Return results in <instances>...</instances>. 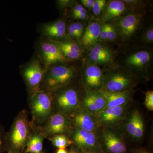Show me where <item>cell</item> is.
<instances>
[{"instance_id": "cell-32", "label": "cell", "mask_w": 153, "mask_h": 153, "mask_svg": "<svg viewBox=\"0 0 153 153\" xmlns=\"http://www.w3.org/2000/svg\"><path fill=\"white\" fill-rule=\"evenodd\" d=\"M87 13V10L81 4H76L71 8V15L74 17L76 15Z\"/></svg>"}, {"instance_id": "cell-15", "label": "cell", "mask_w": 153, "mask_h": 153, "mask_svg": "<svg viewBox=\"0 0 153 153\" xmlns=\"http://www.w3.org/2000/svg\"><path fill=\"white\" fill-rule=\"evenodd\" d=\"M114 53L111 49L106 45L97 44L91 48L88 58L91 64L94 65H108L112 63Z\"/></svg>"}, {"instance_id": "cell-35", "label": "cell", "mask_w": 153, "mask_h": 153, "mask_svg": "<svg viewBox=\"0 0 153 153\" xmlns=\"http://www.w3.org/2000/svg\"><path fill=\"white\" fill-rule=\"evenodd\" d=\"M95 0H81L80 1L81 5H82L85 9L91 10L92 6Z\"/></svg>"}, {"instance_id": "cell-19", "label": "cell", "mask_w": 153, "mask_h": 153, "mask_svg": "<svg viewBox=\"0 0 153 153\" xmlns=\"http://www.w3.org/2000/svg\"><path fill=\"white\" fill-rule=\"evenodd\" d=\"M100 91L105 99V108L130 104L133 94V90L121 92H108L104 91Z\"/></svg>"}, {"instance_id": "cell-8", "label": "cell", "mask_w": 153, "mask_h": 153, "mask_svg": "<svg viewBox=\"0 0 153 153\" xmlns=\"http://www.w3.org/2000/svg\"><path fill=\"white\" fill-rule=\"evenodd\" d=\"M53 99L50 93L43 90L32 94L30 104L32 113L38 122L43 121L52 112Z\"/></svg>"}, {"instance_id": "cell-30", "label": "cell", "mask_w": 153, "mask_h": 153, "mask_svg": "<svg viewBox=\"0 0 153 153\" xmlns=\"http://www.w3.org/2000/svg\"><path fill=\"white\" fill-rule=\"evenodd\" d=\"M57 5L61 10H65L72 8L76 4V1L73 0H59L57 1Z\"/></svg>"}, {"instance_id": "cell-37", "label": "cell", "mask_w": 153, "mask_h": 153, "mask_svg": "<svg viewBox=\"0 0 153 153\" xmlns=\"http://www.w3.org/2000/svg\"><path fill=\"white\" fill-rule=\"evenodd\" d=\"M68 153H79V151L78 149L73 146L71 148L70 150L68 152Z\"/></svg>"}, {"instance_id": "cell-4", "label": "cell", "mask_w": 153, "mask_h": 153, "mask_svg": "<svg viewBox=\"0 0 153 153\" xmlns=\"http://www.w3.org/2000/svg\"><path fill=\"white\" fill-rule=\"evenodd\" d=\"M57 90L55 102L59 112L69 116L82 106L83 97L76 88L66 86Z\"/></svg>"}, {"instance_id": "cell-18", "label": "cell", "mask_w": 153, "mask_h": 153, "mask_svg": "<svg viewBox=\"0 0 153 153\" xmlns=\"http://www.w3.org/2000/svg\"><path fill=\"white\" fill-rule=\"evenodd\" d=\"M101 25L96 21L89 23L85 28L80 40L81 45L85 48H92L100 42Z\"/></svg>"}, {"instance_id": "cell-3", "label": "cell", "mask_w": 153, "mask_h": 153, "mask_svg": "<svg viewBox=\"0 0 153 153\" xmlns=\"http://www.w3.org/2000/svg\"><path fill=\"white\" fill-rule=\"evenodd\" d=\"M138 83L134 74L121 69H115L104 75V83L101 91L121 92L133 90Z\"/></svg>"}, {"instance_id": "cell-5", "label": "cell", "mask_w": 153, "mask_h": 153, "mask_svg": "<svg viewBox=\"0 0 153 153\" xmlns=\"http://www.w3.org/2000/svg\"><path fill=\"white\" fill-rule=\"evenodd\" d=\"M69 132V138L79 151L100 153L102 151L98 133L90 132L73 126Z\"/></svg>"}, {"instance_id": "cell-6", "label": "cell", "mask_w": 153, "mask_h": 153, "mask_svg": "<svg viewBox=\"0 0 153 153\" xmlns=\"http://www.w3.org/2000/svg\"><path fill=\"white\" fill-rule=\"evenodd\" d=\"M47 71L39 59L34 58L22 66V74L32 94L41 90L42 81Z\"/></svg>"}, {"instance_id": "cell-39", "label": "cell", "mask_w": 153, "mask_h": 153, "mask_svg": "<svg viewBox=\"0 0 153 153\" xmlns=\"http://www.w3.org/2000/svg\"><path fill=\"white\" fill-rule=\"evenodd\" d=\"M135 153H152L146 150L145 149H140L136 151Z\"/></svg>"}, {"instance_id": "cell-2", "label": "cell", "mask_w": 153, "mask_h": 153, "mask_svg": "<svg viewBox=\"0 0 153 153\" xmlns=\"http://www.w3.org/2000/svg\"><path fill=\"white\" fill-rule=\"evenodd\" d=\"M76 74V69L73 66L58 64L47 68L43 81L47 89L56 91L67 86Z\"/></svg>"}, {"instance_id": "cell-17", "label": "cell", "mask_w": 153, "mask_h": 153, "mask_svg": "<svg viewBox=\"0 0 153 153\" xmlns=\"http://www.w3.org/2000/svg\"><path fill=\"white\" fill-rule=\"evenodd\" d=\"M52 41L57 45L68 61L78 60L81 57L82 53V49L76 41H72L69 38Z\"/></svg>"}, {"instance_id": "cell-22", "label": "cell", "mask_w": 153, "mask_h": 153, "mask_svg": "<svg viewBox=\"0 0 153 153\" xmlns=\"http://www.w3.org/2000/svg\"><path fill=\"white\" fill-rule=\"evenodd\" d=\"M85 25L81 22L71 23L67 28L68 38L75 41H80L85 29Z\"/></svg>"}, {"instance_id": "cell-42", "label": "cell", "mask_w": 153, "mask_h": 153, "mask_svg": "<svg viewBox=\"0 0 153 153\" xmlns=\"http://www.w3.org/2000/svg\"><path fill=\"white\" fill-rule=\"evenodd\" d=\"M105 153V152H104V151H103V150H102V152L101 153Z\"/></svg>"}, {"instance_id": "cell-25", "label": "cell", "mask_w": 153, "mask_h": 153, "mask_svg": "<svg viewBox=\"0 0 153 153\" xmlns=\"http://www.w3.org/2000/svg\"><path fill=\"white\" fill-rule=\"evenodd\" d=\"M52 145L58 149H64L73 144L72 141L65 134L55 135L50 138Z\"/></svg>"}, {"instance_id": "cell-12", "label": "cell", "mask_w": 153, "mask_h": 153, "mask_svg": "<svg viewBox=\"0 0 153 153\" xmlns=\"http://www.w3.org/2000/svg\"><path fill=\"white\" fill-rule=\"evenodd\" d=\"M104 74L101 69L94 64H88L82 73V81L85 90L100 91L103 87Z\"/></svg>"}, {"instance_id": "cell-11", "label": "cell", "mask_w": 153, "mask_h": 153, "mask_svg": "<svg viewBox=\"0 0 153 153\" xmlns=\"http://www.w3.org/2000/svg\"><path fill=\"white\" fill-rule=\"evenodd\" d=\"M74 126L86 131L97 134L101 129L96 116L81 106L68 116Z\"/></svg>"}, {"instance_id": "cell-9", "label": "cell", "mask_w": 153, "mask_h": 153, "mask_svg": "<svg viewBox=\"0 0 153 153\" xmlns=\"http://www.w3.org/2000/svg\"><path fill=\"white\" fill-rule=\"evenodd\" d=\"M39 59L46 68L68 61L53 41L45 40L38 45Z\"/></svg>"}, {"instance_id": "cell-33", "label": "cell", "mask_w": 153, "mask_h": 153, "mask_svg": "<svg viewBox=\"0 0 153 153\" xmlns=\"http://www.w3.org/2000/svg\"><path fill=\"white\" fill-rule=\"evenodd\" d=\"M108 23L103 22L101 24V32H100V42L106 41L108 33Z\"/></svg>"}, {"instance_id": "cell-34", "label": "cell", "mask_w": 153, "mask_h": 153, "mask_svg": "<svg viewBox=\"0 0 153 153\" xmlns=\"http://www.w3.org/2000/svg\"><path fill=\"white\" fill-rule=\"evenodd\" d=\"M143 40L147 44H152L153 42V29L151 27L146 31L143 36Z\"/></svg>"}, {"instance_id": "cell-31", "label": "cell", "mask_w": 153, "mask_h": 153, "mask_svg": "<svg viewBox=\"0 0 153 153\" xmlns=\"http://www.w3.org/2000/svg\"><path fill=\"white\" fill-rule=\"evenodd\" d=\"M108 33L107 41H113L117 37V29L113 24L111 23H108Z\"/></svg>"}, {"instance_id": "cell-27", "label": "cell", "mask_w": 153, "mask_h": 153, "mask_svg": "<svg viewBox=\"0 0 153 153\" xmlns=\"http://www.w3.org/2000/svg\"><path fill=\"white\" fill-rule=\"evenodd\" d=\"M107 3L105 0H95L92 6V13L95 16L98 17L101 15L106 6Z\"/></svg>"}, {"instance_id": "cell-24", "label": "cell", "mask_w": 153, "mask_h": 153, "mask_svg": "<svg viewBox=\"0 0 153 153\" xmlns=\"http://www.w3.org/2000/svg\"><path fill=\"white\" fill-rule=\"evenodd\" d=\"M85 91L88 94L92 100L97 110L98 114L105 108L106 101L104 96L100 91H92L85 90Z\"/></svg>"}, {"instance_id": "cell-10", "label": "cell", "mask_w": 153, "mask_h": 153, "mask_svg": "<svg viewBox=\"0 0 153 153\" xmlns=\"http://www.w3.org/2000/svg\"><path fill=\"white\" fill-rule=\"evenodd\" d=\"M129 104L107 108L102 111L96 116L101 128H114L123 122L127 116Z\"/></svg>"}, {"instance_id": "cell-13", "label": "cell", "mask_w": 153, "mask_h": 153, "mask_svg": "<svg viewBox=\"0 0 153 153\" xmlns=\"http://www.w3.org/2000/svg\"><path fill=\"white\" fill-rule=\"evenodd\" d=\"M73 127L68 116L63 113L57 112L51 116L46 126L48 134L55 135L69 132Z\"/></svg>"}, {"instance_id": "cell-14", "label": "cell", "mask_w": 153, "mask_h": 153, "mask_svg": "<svg viewBox=\"0 0 153 153\" xmlns=\"http://www.w3.org/2000/svg\"><path fill=\"white\" fill-rule=\"evenodd\" d=\"M67 26L62 19L46 23L41 28L42 36L49 41H58L67 37Z\"/></svg>"}, {"instance_id": "cell-16", "label": "cell", "mask_w": 153, "mask_h": 153, "mask_svg": "<svg viewBox=\"0 0 153 153\" xmlns=\"http://www.w3.org/2000/svg\"><path fill=\"white\" fill-rule=\"evenodd\" d=\"M141 19V16L135 13H129L121 17L118 22V26L124 38H129L136 33Z\"/></svg>"}, {"instance_id": "cell-26", "label": "cell", "mask_w": 153, "mask_h": 153, "mask_svg": "<svg viewBox=\"0 0 153 153\" xmlns=\"http://www.w3.org/2000/svg\"><path fill=\"white\" fill-rule=\"evenodd\" d=\"M140 113L137 110H134L129 117L126 124V130L128 133L134 138L136 128L137 121Z\"/></svg>"}, {"instance_id": "cell-38", "label": "cell", "mask_w": 153, "mask_h": 153, "mask_svg": "<svg viewBox=\"0 0 153 153\" xmlns=\"http://www.w3.org/2000/svg\"><path fill=\"white\" fill-rule=\"evenodd\" d=\"M3 150V145L2 139L1 134L0 131V153H2Z\"/></svg>"}, {"instance_id": "cell-1", "label": "cell", "mask_w": 153, "mask_h": 153, "mask_svg": "<svg viewBox=\"0 0 153 153\" xmlns=\"http://www.w3.org/2000/svg\"><path fill=\"white\" fill-rule=\"evenodd\" d=\"M30 126L25 111L16 118L7 141L8 153H22L30 139Z\"/></svg>"}, {"instance_id": "cell-20", "label": "cell", "mask_w": 153, "mask_h": 153, "mask_svg": "<svg viewBox=\"0 0 153 153\" xmlns=\"http://www.w3.org/2000/svg\"><path fill=\"white\" fill-rule=\"evenodd\" d=\"M152 57L151 52L147 50H138L127 57L126 65L131 69L143 70L148 66L152 60Z\"/></svg>"}, {"instance_id": "cell-29", "label": "cell", "mask_w": 153, "mask_h": 153, "mask_svg": "<svg viewBox=\"0 0 153 153\" xmlns=\"http://www.w3.org/2000/svg\"><path fill=\"white\" fill-rule=\"evenodd\" d=\"M144 105L149 111H153V91L149 90L145 93Z\"/></svg>"}, {"instance_id": "cell-21", "label": "cell", "mask_w": 153, "mask_h": 153, "mask_svg": "<svg viewBox=\"0 0 153 153\" xmlns=\"http://www.w3.org/2000/svg\"><path fill=\"white\" fill-rule=\"evenodd\" d=\"M126 4L120 0H113L107 3L101 15L103 22H110L121 16L125 12Z\"/></svg>"}, {"instance_id": "cell-28", "label": "cell", "mask_w": 153, "mask_h": 153, "mask_svg": "<svg viewBox=\"0 0 153 153\" xmlns=\"http://www.w3.org/2000/svg\"><path fill=\"white\" fill-rule=\"evenodd\" d=\"M144 123L141 114H140L138 117L136 128L134 138L137 140L142 138L144 133Z\"/></svg>"}, {"instance_id": "cell-36", "label": "cell", "mask_w": 153, "mask_h": 153, "mask_svg": "<svg viewBox=\"0 0 153 153\" xmlns=\"http://www.w3.org/2000/svg\"><path fill=\"white\" fill-rule=\"evenodd\" d=\"M126 5H129L131 6L137 5L138 4L140 3L141 1L137 0H122Z\"/></svg>"}, {"instance_id": "cell-43", "label": "cell", "mask_w": 153, "mask_h": 153, "mask_svg": "<svg viewBox=\"0 0 153 153\" xmlns=\"http://www.w3.org/2000/svg\"><path fill=\"white\" fill-rule=\"evenodd\" d=\"M44 153V152H40V153Z\"/></svg>"}, {"instance_id": "cell-7", "label": "cell", "mask_w": 153, "mask_h": 153, "mask_svg": "<svg viewBox=\"0 0 153 153\" xmlns=\"http://www.w3.org/2000/svg\"><path fill=\"white\" fill-rule=\"evenodd\" d=\"M98 133L102 149L106 153H125L127 146L124 140L119 132L112 128H101Z\"/></svg>"}, {"instance_id": "cell-41", "label": "cell", "mask_w": 153, "mask_h": 153, "mask_svg": "<svg viewBox=\"0 0 153 153\" xmlns=\"http://www.w3.org/2000/svg\"><path fill=\"white\" fill-rule=\"evenodd\" d=\"M79 153H94L86 152H81V151H79Z\"/></svg>"}, {"instance_id": "cell-23", "label": "cell", "mask_w": 153, "mask_h": 153, "mask_svg": "<svg viewBox=\"0 0 153 153\" xmlns=\"http://www.w3.org/2000/svg\"><path fill=\"white\" fill-rule=\"evenodd\" d=\"M43 138L39 135H36L29 140L24 153H39L43 150Z\"/></svg>"}, {"instance_id": "cell-40", "label": "cell", "mask_w": 153, "mask_h": 153, "mask_svg": "<svg viewBox=\"0 0 153 153\" xmlns=\"http://www.w3.org/2000/svg\"><path fill=\"white\" fill-rule=\"evenodd\" d=\"M56 153H68V151L64 149H58Z\"/></svg>"}]
</instances>
